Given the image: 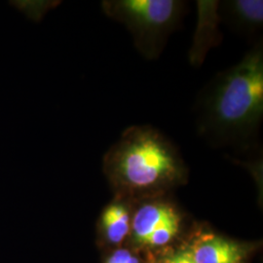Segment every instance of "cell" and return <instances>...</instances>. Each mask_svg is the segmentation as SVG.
I'll return each mask as SVG.
<instances>
[{
	"mask_svg": "<svg viewBox=\"0 0 263 263\" xmlns=\"http://www.w3.org/2000/svg\"><path fill=\"white\" fill-rule=\"evenodd\" d=\"M104 169L121 195H149L181 183L186 167L177 146L149 125L126 128L105 152Z\"/></svg>",
	"mask_w": 263,
	"mask_h": 263,
	"instance_id": "2",
	"label": "cell"
},
{
	"mask_svg": "<svg viewBox=\"0 0 263 263\" xmlns=\"http://www.w3.org/2000/svg\"><path fill=\"white\" fill-rule=\"evenodd\" d=\"M131 219L129 205L121 198L104 208L101 216V226L108 241L114 244L122 242L131 231Z\"/></svg>",
	"mask_w": 263,
	"mask_h": 263,
	"instance_id": "8",
	"label": "cell"
},
{
	"mask_svg": "<svg viewBox=\"0 0 263 263\" xmlns=\"http://www.w3.org/2000/svg\"><path fill=\"white\" fill-rule=\"evenodd\" d=\"M105 263H141L139 258L127 250H117L105 261Z\"/></svg>",
	"mask_w": 263,
	"mask_h": 263,
	"instance_id": "10",
	"label": "cell"
},
{
	"mask_svg": "<svg viewBox=\"0 0 263 263\" xmlns=\"http://www.w3.org/2000/svg\"><path fill=\"white\" fill-rule=\"evenodd\" d=\"M188 249L195 263H242L245 257L241 246L215 234L199 237Z\"/></svg>",
	"mask_w": 263,
	"mask_h": 263,
	"instance_id": "7",
	"label": "cell"
},
{
	"mask_svg": "<svg viewBox=\"0 0 263 263\" xmlns=\"http://www.w3.org/2000/svg\"><path fill=\"white\" fill-rule=\"evenodd\" d=\"M161 263H195L189 249H182L166 256Z\"/></svg>",
	"mask_w": 263,
	"mask_h": 263,
	"instance_id": "9",
	"label": "cell"
},
{
	"mask_svg": "<svg viewBox=\"0 0 263 263\" xmlns=\"http://www.w3.org/2000/svg\"><path fill=\"white\" fill-rule=\"evenodd\" d=\"M182 216L173 203L151 199L141 203L132 216L131 230L138 243L146 245L151 235L171 226H181Z\"/></svg>",
	"mask_w": 263,
	"mask_h": 263,
	"instance_id": "5",
	"label": "cell"
},
{
	"mask_svg": "<svg viewBox=\"0 0 263 263\" xmlns=\"http://www.w3.org/2000/svg\"><path fill=\"white\" fill-rule=\"evenodd\" d=\"M219 3L220 1L216 0H199L196 3L197 21L188 51V62L193 67L202 66L209 52L221 43L222 34L219 26L222 20Z\"/></svg>",
	"mask_w": 263,
	"mask_h": 263,
	"instance_id": "4",
	"label": "cell"
},
{
	"mask_svg": "<svg viewBox=\"0 0 263 263\" xmlns=\"http://www.w3.org/2000/svg\"><path fill=\"white\" fill-rule=\"evenodd\" d=\"M196 129L213 147L249 153L258 148L263 118V44L216 74L195 104Z\"/></svg>",
	"mask_w": 263,
	"mask_h": 263,
	"instance_id": "1",
	"label": "cell"
},
{
	"mask_svg": "<svg viewBox=\"0 0 263 263\" xmlns=\"http://www.w3.org/2000/svg\"><path fill=\"white\" fill-rule=\"evenodd\" d=\"M102 9L130 32L134 45L146 60L163 53L171 34L180 27L186 14L181 0H104Z\"/></svg>",
	"mask_w": 263,
	"mask_h": 263,
	"instance_id": "3",
	"label": "cell"
},
{
	"mask_svg": "<svg viewBox=\"0 0 263 263\" xmlns=\"http://www.w3.org/2000/svg\"><path fill=\"white\" fill-rule=\"evenodd\" d=\"M219 11L222 22L236 32L247 37L259 35L263 27L261 0L220 1Z\"/></svg>",
	"mask_w": 263,
	"mask_h": 263,
	"instance_id": "6",
	"label": "cell"
}]
</instances>
